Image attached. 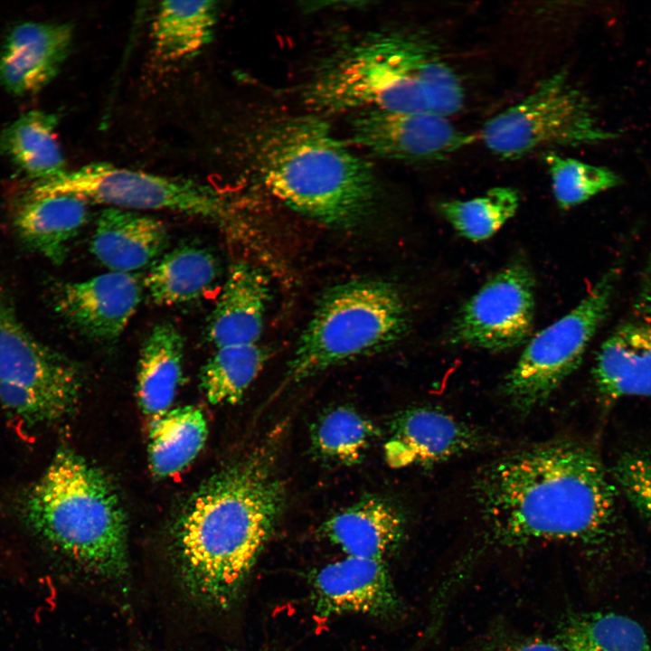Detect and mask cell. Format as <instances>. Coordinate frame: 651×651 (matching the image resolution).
Listing matches in <instances>:
<instances>
[{
    "instance_id": "6da1fadb",
    "label": "cell",
    "mask_w": 651,
    "mask_h": 651,
    "mask_svg": "<svg viewBox=\"0 0 651 651\" xmlns=\"http://www.w3.org/2000/svg\"><path fill=\"white\" fill-rule=\"evenodd\" d=\"M472 491L489 531L505 544L593 543L615 520V488L599 458L571 440L497 458L479 471Z\"/></svg>"
},
{
    "instance_id": "7a4b0ae2",
    "label": "cell",
    "mask_w": 651,
    "mask_h": 651,
    "mask_svg": "<svg viewBox=\"0 0 651 651\" xmlns=\"http://www.w3.org/2000/svg\"><path fill=\"white\" fill-rule=\"evenodd\" d=\"M277 443L268 439L212 476L182 517L176 573L187 596L203 608L233 604L282 514L286 491L275 470Z\"/></svg>"
},
{
    "instance_id": "3957f363",
    "label": "cell",
    "mask_w": 651,
    "mask_h": 651,
    "mask_svg": "<svg viewBox=\"0 0 651 651\" xmlns=\"http://www.w3.org/2000/svg\"><path fill=\"white\" fill-rule=\"evenodd\" d=\"M252 154L266 188L305 216L347 229L361 224L375 208L373 166L317 116L268 120L258 129Z\"/></svg>"
},
{
    "instance_id": "277c9868",
    "label": "cell",
    "mask_w": 651,
    "mask_h": 651,
    "mask_svg": "<svg viewBox=\"0 0 651 651\" xmlns=\"http://www.w3.org/2000/svg\"><path fill=\"white\" fill-rule=\"evenodd\" d=\"M22 513L35 534L85 570L109 579L127 573V523L118 494L74 451H57L24 495Z\"/></svg>"
},
{
    "instance_id": "5b68a950",
    "label": "cell",
    "mask_w": 651,
    "mask_h": 651,
    "mask_svg": "<svg viewBox=\"0 0 651 651\" xmlns=\"http://www.w3.org/2000/svg\"><path fill=\"white\" fill-rule=\"evenodd\" d=\"M432 52L430 43L413 33L367 32L322 59L306 83L304 100L317 113L429 112L419 71Z\"/></svg>"
},
{
    "instance_id": "8992f818",
    "label": "cell",
    "mask_w": 651,
    "mask_h": 651,
    "mask_svg": "<svg viewBox=\"0 0 651 651\" xmlns=\"http://www.w3.org/2000/svg\"><path fill=\"white\" fill-rule=\"evenodd\" d=\"M410 326L408 304L394 284L371 278L338 284L319 298L278 392L330 367L391 347Z\"/></svg>"
},
{
    "instance_id": "52a82bcc",
    "label": "cell",
    "mask_w": 651,
    "mask_h": 651,
    "mask_svg": "<svg viewBox=\"0 0 651 651\" xmlns=\"http://www.w3.org/2000/svg\"><path fill=\"white\" fill-rule=\"evenodd\" d=\"M614 265L566 315L529 340L502 382V392L518 411L543 405L580 364L592 337L605 321L620 278Z\"/></svg>"
},
{
    "instance_id": "ba28073f",
    "label": "cell",
    "mask_w": 651,
    "mask_h": 651,
    "mask_svg": "<svg viewBox=\"0 0 651 651\" xmlns=\"http://www.w3.org/2000/svg\"><path fill=\"white\" fill-rule=\"evenodd\" d=\"M479 137L495 156L515 159L542 147L594 145L616 135L599 125L591 101L562 71L487 120Z\"/></svg>"
},
{
    "instance_id": "9c48e42d",
    "label": "cell",
    "mask_w": 651,
    "mask_h": 651,
    "mask_svg": "<svg viewBox=\"0 0 651 651\" xmlns=\"http://www.w3.org/2000/svg\"><path fill=\"white\" fill-rule=\"evenodd\" d=\"M81 376L65 356L38 342L0 292V402L29 427L63 420L77 405Z\"/></svg>"
},
{
    "instance_id": "30bf717a",
    "label": "cell",
    "mask_w": 651,
    "mask_h": 651,
    "mask_svg": "<svg viewBox=\"0 0 651 651\" xmlns=\"http://www.w3.org/2000/svg\"><path fill=\"white\" fill-rule=\"evenodd\" d=\"M32 193L71 194L108 207L165 210L213 219L222 217L227 205L218 191L209 185L105 162L89 164L38 183Z\"/></svg>"
},
{
    "instance_id": "8fae6325",
    "label": "cell",
    "mask_w": 651,
    "mask_h": 651,
    "mask_svg": "<svg viewBox=\"0 0 651 651\" xmlns=\"http://www.w3.org/2000/svg\"><path fill=\"white\" fill-rule=\"evenodd\" d=\"M534 282L531 269L521 260L497 271L460 307L448 341L492 353L526 343L534 320Z\"/></svg>"
},
{
    "instance_id": "7c38bea8",
    "label": "cell",
    "mask_w": 651,
    "mask_h": 651,
    "mask_svg": "<svg viewBox=\"0 0 651 651\" xmlns=\"http://www.w3.org/2000/svg\"><path fill=\"white\" fill-rule=\"evenodd\" d=\"M350 134L353 143L374 156L410 164L441 161L476 139L446 118L380 108L357 111Z\"/></svg>"
},
{
    "instance_id": "4fadbf2b",
    "label": "cell",
    "mask_w": 651,
    "mask_h": 651,
    "mask_svg": "<svg viewBox=\"0 0 651 651\" xmlns=\"http://www.w3.org/2000/svg\"><path fill=\"white\" fill-rule=\"evenodd\" d=\"M314 609L320 618L362 614L391 618L401 601L384 561L346 556L310 577Z\"/></svg>"
},
{
    "instance_id": "5bb4252c",
    "label": "cell",
    "mask_w": 651,
    "mask_h": 651,
    "mask_svg": "<svg viewBox=\"0 0 651 651\" xmlns=\"http://www.w3.org/2000/svg\"><path fill=\"white\" fill-rule=\"evenodd\" d=\"M483 433L432 407H413L398 412L390 423L384 446L392 467H429L479 448Z\"/></svg>"
},
{
    "instance_id": "9a60e30c",
    "label": "cell",
    "mask_w": 651,
    "mask_h": 651,
    "mask_svg": "<svg viewBox=\"0 0 651 651\" xmlns=\"http://www.w3.org/2000/svg\"><path fill=\"white\" fill-rule=\"evenodd\" d=\"M142 286L132 273L109 271L60 290L57 310L79 331L95 340L117 339L141 301Z\"/></svg>"
},
{
    "instance_id": "2e32d148",
    "label": "cell",
    "mask_w": 651,
    "mask_h": 651,
    "mask_svg": "<svg viewBox=\"0 0 651 651\" xmlns=\"http://www.w3.org/2000/svg\"><path fill=\"white\" fill-rule=\"evenodd\" d=\"M71 41L72 29L67 24H17L0 52V86L20 96L38 91L58 73Z\"/></svg>"
},
{
    "instance_id": "e0dca14e",
    "label": "cell",
    "mask_w": 651,
    "mask_h": 651,
    "mask_svg": "<svg viewBox=\"0 0 651 651\" xmlns=\"http://www.w3.org/2000/svg\"><path fill=\"white\" fill-rule=\"evenodd\" d=\"M592 376L606 403L651 397V321H627L616 327L600 345Z\"/></svg>"
},
{
    "instance_id": "ac0fdd59",
    "label": "cell",
    "mask_w": 651,
    "mask_h": 651,
    "mask_svg": "<svg viewBox=\"0 0 651 651\" xmlns=\"http://www.w3.org/2000/svg\"><path fill=\"white\" fill-rule=\"evenodd\" d=\"M168 243V230L160 220L108 207L97 219L90 251L109 271L132 273L160 257Z\"/></svg>"
},
{
    "instance_id": "d6986e66",
    "label": "cell",
    "mask_w": 651,
    "mask_h": 651,
    "mask_svg": "<svg viewBox=\"0 0 651 651\" xmlns=\"http://www.w3.org/2000/svg\"><path fill=\"white\" fill-rule=\"evenodd\" d=\"M269 297L268 278L259 269L231 265L207 325L210 342L217 348L258 344Z\"/></svg>"
},
{
    "instance_id": "ffe728a7",
    "label": "cell",
    "mask_w": 651,
    "mask_h": 651,
    "mask_svg": "<svg viewBox=\"0 0 651 651\" xmlns=\"http://www.w3.org/2000/svg\"><path fill=\"white\" fill-rule=\"evenodd\" d=\"M405 519L389 501L367 496L329 517L324 535L346 556L382 560L395 550Z\"/></svg>"
},
{
    "instance_id": "44dd1931",
    "label": "cell",
    "mask_w": 651,
    "mask_h": 651,
    "mask_svg": "<svg viewBox=\"0 0 651 651\" xmlns=\"http://www.w3.org/2000/svg\"><path fill=\"white\" fill-rule=\"evenodd\" d=\"M88 204L71 194L32 193L16 214L17 231L29 247L61 264L69 243L88 221Z\"/></svg>"
},
{
    "instance_id": "7402d4cb",
    "label": "cell",
    "mask_w": 651,
    "mask_h": 651,
    "mask_svg": "<svg viewBox=\"0 0 651 651\" xmlns=\"http://www.w3.org/2000/svg\"><path fill=\"white\" fill-rule=\"evenodd\" d=\"M184 343L175 325L163 322L146 337L138 360L137 398L151 420L170 410L183 376Z\"/></svg>"
},
{
    "instance_id": "603a6c76",
    "label": "cell",
    "mask_w": 651,
    "mask_h": 651,
    "mask_svg": "<svg viewBox=\"0 0 651 651\" xmlns=\"http://www.w3.org/2000/svg\"><path fill=\"white\" fill-rule=\"evenodd\" d=\"M220 273L219 260L208 249L183 245L160 258L148 271L144 285L155 304L175 306L203 296Z\"/></svg>"
},
{
    "instance_id": "cb8c5ba5",
    "label": "cell",
    "mask_w": 651,
    "mask_h": 651,
    "mask_svg": "<svg viewBox=\"0 0 651 651\" xmlns=\"http://www.w3.org/2000/svg\"><path fill=\"white\" fill-rule=\"evenodd\" d=\"M214 1H165L152 27L155 56L162 62L188 60L209 44L216 24Z\"/></svg>"
},
{
    "instance_id": "d4e9b609",
    "label": "cell",
    "mask_w": 651,
    "mask_h": 651,
    "mask_svg": "<svg viewBox=\"0 0 651 651\" xmlns=\"http://www.w3.org/2000/svg\"><path fill=\"white\" fill-rule=\"evenodd\" d=\"M56 123L53 115L31 110L16 118L0 136L1 151L38 183L67 171L54 134Z\"/></svg>"
},
{
    "instance_id": "484cf974",
    "label": "cell",
    "mask_w": 651,
    "mask_h": 651,
    "mask_svg": "<svg viewBox=\"0 0 651 651\" xmlns=\"http://www.w3.org/2000/svg\"><path fill=\"white\" fill-rule=\"evenodd\" d=\"M206 437L204 415L193 406L169 410L151 420L148 458L152 472L161 477L180 472L200 452Z\"/></svg>"
},
{
    "instance_id": "4316f807",
    "label": "cell",
    "mask_w": 651,
    "mask_h": 651,
    "mask_svg": "<svg viewBox=\"0 0 651 651\" xmlns=\"http://www.w3.org/2000/svg\"><path fill=\"white\" fill-rule=\"evenodd\" d=\"M379 436L377 427L349 406H336L323 412L312 424L311 448L320 459L339 465L362 461Z\"/></svg>"
},
{
    "instance_id": "83f0119b",
    "label": "cell",
    "mask_w": 651,
    "mask_h": 651,
    "mask_svg": "<svg viewBox=\"0 0 651 651\" xmlns=\"http://www.w3.org/2000/svg\"><path fill=\"white\" fill-rule=\"evenodd\" d=\"M564 651H651L643 627L633 618L606 611L571 616L561 630Z\"/></svg>"
},
{
    "instance_id": "f1b7e54d",
    "label": "cell",
    "mask_w": 651,
    "mask_h": 651,
    "mask_svg": "<svg viewBox=\"0 0 651 651\" xmlns=\"http://www.w3.org/2000/svg\"><path fill=\"white\" fill-rule=\"evenodd\" d=\"M267 360L259 344L217 348L203 365L201 385L212 404L237 402L257 377Z\"/></svg>"
},
{
    "instance_id": "f546056e",
    "label": "cell",
    "mask_w": 651,
    "mask_h": 651,
    "mask_svg": "<svg viewBox=\"0 0 651 651\" xmlns=\"http://www.w3.org/2000/svg\"><path fill=\"white\" fill-rule=\"evenodd\" d=\"M519 194L511 187H493L484 195L469 200L441 202L443 217L464 238L487 240L515 214Z\"/></svg>"
},
{
    "instance_id": "4dcf8cb0",
    "label": "cell",
    "mask_w": 651,
    "mask_h": 651,
    "mask_svg": "<svg viewBox=\"0 0 651 651\" xmlns=\"http://www.w3.org/2000/svg\"><path fill=\"white\" fill-rule=\"evenodd\" d=\"M543 159L551 175L553 195L564 210L622 184L621 177L605 166L555 153H547Z\"/></svg>"
},
{
    "instance_id": "1f68e13d",
    "label": "cell",
    "mask_w": 651,
    "mask_h": 651,
    "mask_svg": "<svg viewBox=\"0 0 651 651\" xmlns=\"http://www.w3.org/2000/svg\"><path fill=\"white\" fill-rule=\"evenodd\" d=\"M419 74L429 113L446 118L461 110L463 87L453 70L432 52Z\"/></svg>"
},
{
    "instance_id": "d6a6232c",
    "label": "cell",
    "mask_w": 651,
    "mask_h": 651,
    "mask_svg": "<svg viewBox=\"0 0 651 651\" xmlns=\"http://www.w3.org/2000/svg\"><path fill=\"white\" fill-rule=\"evenodd\" d=\"M613 476L631 505L651 520V454H628L615 464Z\"/></svg>"
},
{
    "instance_id": "836d02e7",
    "label": "cell",
    "mask_w": 651,
    "mask_h": 651,
    "mask_svg": "<svg viewBox=\"0 0 651 651\" xmlns=\"http://www.w3.org/2000/svg\"><path fill=\"white\" fill-rule=\"evenodd\" d=\"M487 651H564L563 647L543 639H526L498 646Z\"/></svg>"
}]
</instances>
